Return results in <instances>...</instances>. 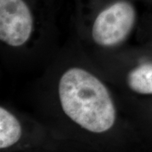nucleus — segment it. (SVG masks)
Here are the masks:
<instances>
[{"instance_id":"1","label":"nucleus","mask_w":152,"mask_h":152,"mask_svg":"<svg viewBox=\"0 0 152 152\" xmlns=\"http://www.w3.org/2000/svg\"><path fill=\"white\" fill-rule=\"evenodd\" d=\"M60 0H0V54L14 69L45 66L58 51Z\"/></svg>"},{"instance_id":"2","label":"nucleus","mask_w":152,"mask_h":152,"mask_svg":"<svg viewBox=\"0 0 152 152\" xmlns=\"http://www.w3.org/2000/svg\"><path fill=\"white\" fill-rule=\"evenodd\" d=\"M136 0H73L75 36L90 52L128 46L139 23Z\"/></svg>"},{"instance_id":"3","label":"nucleus","mask_w":152,"mask_h":152,"mask_svg":"<svg viewBox=\"0 0 152 152\" xmlns=\"http://www.w3.org/2000/svg\"><path fill=\"white\" fill-rule=\"evenodd\" d=\"M88 53L123 96H152V58L129 45L111 52Z\"/></svg>"},{"instance_id":"4","label":"nucleus","mask_w":152,"mask_h":152,"mask_svg":"<svg viewBox=\"0 0 152 152\" xmlns=\"http://www.w3.org/2000/svg\"><path fill=\"white\" fill-rule=\"evenodd\" d=\"M21 137V123L16 111L6 104L0 106V149L16 146Z\"/></svg>"},{"instance_id":"5","label":"nucleus","mask_w":152,"mask_h":152,"mask_svg":"<svg viewBox=\"0 0 152 152\" xmlns=\"http://www.w3.org/2000/svg\"><path fill=\"white\" fill-rule=\"evenodd\" d=\"M136 1H137V2H139V1H140V0H136Z\"/></svg>"},{"instance_id":"6","label":"nucleus","mask_w":152,"mask_h":152,"mask_svg":"<svg viewBox=\"0 0 152 152\" xmlns=\"http://www.w3.org/2000/svg\"><path fill=\"white\" fill-rule=\"evenodd\" d=\"M151 108H152V105H151Z\"/></svg>"}]
</instances>
